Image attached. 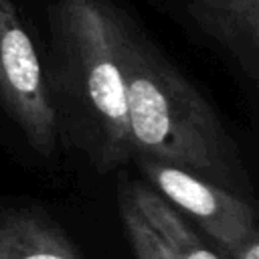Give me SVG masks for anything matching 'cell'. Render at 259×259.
Masks as SVG:
<instances>
[{"label":"cell","mask_w":259,"mask_h":259,"mask_svg":"<svg viewBox=\"0 0 259 259\" xmlns=\"http://www.w3.org/2000/svg\"><path fill=\"white\" fill-rule=\"evenodd\" d=\"M0 259H83L71 239L45 214L12 208L0 212Z\"/></svg>","instance_id":"8992f818"},{"label":"cell","mask_w":259,"mask_h":259,"mask_svg":"<svg viewBox=\"0 0 259 259\" xmlns=\"http://www.w3.org/2000/svg\"><path fill=\"white\" fill-rule=\"evenodd\" d=\"M0 103L28 146L51 158L61 136L53 91L14 0H0Z\"/></svg>","instance_id":"3957f363"},{"label":"cell","mask_w":259,"mask_h":259,"mask_svg":"<svg viewBox=\"0 0 259 259\" xmlns=\"http://www.w3.org/2000/svg\"><path fill=\"white\" fill-rule=\"evenodd\" d=\"M121 192L134 202V206L142 212L148 225L162 237L174 259H225L210 247H206L204 241L190 227V223L174 206H170L152 186L127 182L123 184Z\"/></svg>","instance_id":"52a82bcc"},{"label":"cell","mask_w":259,"mask_h":259,"mask_svg":"<svg viewBox=\"0 0 259 259\" xmlns=\"http://www.w3.org/2000/svg\"><path fill=\"white\" fill-rule=\"evenodd\" d=\"M119 214L125 239L136 259H174L162 237L148 225V221L123 192H119Z\"/></svg>","instance_id":"ba28073f"},{"label":"cell","mask_w":259,"mask_h":259,"mask_svg":"<svg viewBox=\"0 0 259 259\" xmlns=\"http://www.w3.org/2000/svg\"><path fill=\"white\" fill-rule=\"evenodd\" d=\"M259 235L249 237L243 245H239L237 249H233L231 253L225 255V259H259Z\"/></svg>","instance_id":"9c48e42d"},{"label":"cell","mask_w":259,"mask_h":259,"mask_svg":"<svg viewBox=\"0 0 259 259\" xmlns=\"http://www.w3.org/2000/svg\"><path fill=\"white\" fill-rule=\"evenodd\" d=\"M113 36L132 158L186 170L243 196L249 186L239 152L204 95L117 4Z\"/></svg>","instance_id":"6da1fadb"},{"label":"cell","mask_w":259,"mask_h":259,"mask_svg":"<svg viewBox=\"0 0 259 259\" xmlns=\"http://www.w3.org/2000/svg\"><path fill=\"white\" fill-rule=\"evenodd\" d=\"M113 8V0L53 2L67 103L81 119L83 146L103 170L132 160Z\"/></svg>","instance_id":"7a4b0ae2"},{"label":"cell","mask_w":259,"mask_h":259,"mask_svg":"<svg viewBox=\"0 0 259 259\" xmlns=\"http://www.w3.org/2000/svg\"><path fill=\"white\" fill-rule=\"evenodd\" d=\"M194 24L251 79L259 75V0H180Z\"/></svg>","instance_id":"5b68a950"},{"label":"cell","mask_w":259,"mask_h":259,"mask_svg":"<svg viewBox=\"0 0 259 259\" xmlns=\"http://www.w3.org/2000/svg\"><path fill=\"white\" fill-rule=\"evenodd\" d=\"M138 166L152 188L182 217L196 221L225 255L259 235L255 210L241 194L156 160H138Z\"/></svg>","instance_id":"277c9868"}]
</instances>
